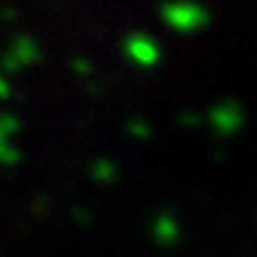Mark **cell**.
<instances>
[{"instance_id":"1","label":"cell","mask_w":257,"mask_h":257,"mask_svg":"<svg viewBox=\"0 0 257 257\" xmlns=\"http://www.w3.org/2000/svg\"><path fill=\"white\" fill-rule=\"evenodd\" d=\"M160 18L166 26L180 35H194L209 26V12L194 0H166L160 6Z\"/></svg>"},{"instance_id":"2","label":"cell","mask_w":257,"mask_h":257,"mask_svg":"<svg viewBox=\"0 0 257 257\" xmlns=\"http://www.w3.org/2000/svg\"><path fill=\"white\" fill-rule=\"evenodd\" d=\"M209 123L220 138H229V135H234V132L243 128V123H246V109L237 100L214 103V109L209 111Z\"/></svg>"},{"instance_id":"3","label":"cell","mask_w":257,"mask_h":257,"mask_svg":"<svg viewBox=\"0 0 257 257\" xmlns=\"http://www.w3.org/2000/svg\"><path fill=\"white\" fill-rule=\"evenodd\" d=\"M123 52L132 63L143 66V69H152V66L160 63V46H157V40H152L149 35L143 32H135V35H128L123 40Z\"/></svg>"},{"instance_id":"4","label":"cell","mask_w":257,"mask_h":257,"mask_svg":"<svg viewBox=\"0 0 257 257\" xmlns=\"http://www.w3.org/2000/svg\"><path fill=\"white\" fill-rule=\"evenodd\" d=\"M40 57V49L35 46V40H29V37H18L15 43H12V49L6 52V57H3V63H6V69H26V66H32Z\"/></svg>"},{"instance_id":"5","label":"cell","mask_w":257,"mask_h":257,"mask_svg":"<svg viewBox=\"0 0 257 257\" xmlns=\"http://www.w3.org/2000/svg\"><path fill=\"white\" fill-rule=\"evenodd\" d=\"M152 234L160 246H175L180 240V226H177V217H172L169 211L157 214L155 217V226H152Z\"/></svg>"},{"instance_id":"6","label":"cell","mask_w":257,"mask_h":257,"mask_svg":"<svg viewBox=\"0 0 257 257\" xmlns=\"http://www.w3.org/2000/svg\"><path fill=\"white\" fill-rule=\"evenodd\" d=\"M18 120L9 117V114H0V163H15L18 160V149L9 143V138L18 132Z\"/></svg>"},{"instance_id":"7","label":"cell","mask_w":257,"mask_h":257,"mask_svg":"<svg viewBox=\"0 0 257 257\" xmlns=\"http://www.w3.org/2000/svg\"><path fill=\"white\" fill-rule=\"evenodd\" d=\"M92 177L97 183H111V180L117 177V166L111 163V160H106V157H100V160H94V166H92Z\"/></svg>"},{"instance_id":"8","label":"cell","mask_w":257,"mask_h":257,"mask_svg":"<svg viewBox=\"0 0 257 257\" xmlns=\"http://www.w3.org/2000/svg\"><path fill=\"white\" fill-rule=\"evenodd\" d=\"M128 135L146 140L149 135H152V128H149V123H143V120H132V123H128Z\"/></svg>"},{"instance_id":"9","label":"cell","mask_w":257,"mask_h":257,"mask_svg":"<svg viewBox=\"0 0 257 257\" xmlns=\"http://www.w3.org/2000/svg\"><path fill=\"white\" fill-rule=\"evenodd\" d=\"M12 94V89H9V83H6V77L0 74V97H9Z\"/></svg>"}]
</instances>
